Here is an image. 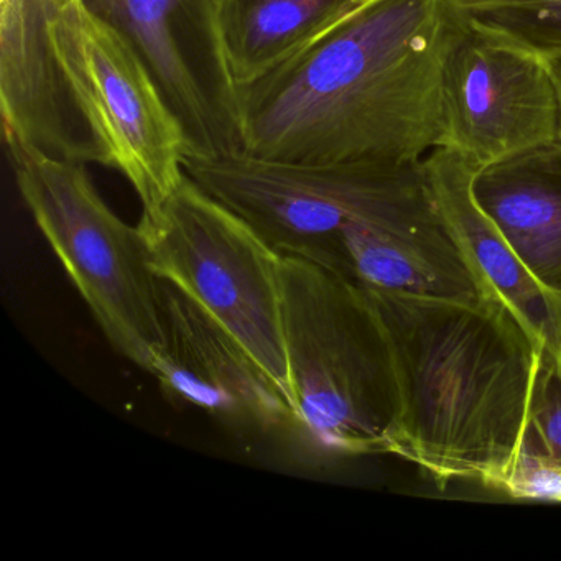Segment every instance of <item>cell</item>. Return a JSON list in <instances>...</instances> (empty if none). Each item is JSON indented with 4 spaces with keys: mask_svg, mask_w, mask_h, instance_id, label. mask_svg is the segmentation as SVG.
I'll return each instance as SVG.
<instances>
[{
    "mask_svg": "<svg viewBox=\"0 0 561 561\" xmlns=\"http://www.w3.org/2000/svg\"><path fill=\"white\" fill-rule=\"evenodd\" d=\"M472 198L541 287L561 301V140L495 160Z\"/></svg>",
    "mask_w": 561,
    "mask_h": 561,
    "instance_id": "12",
    "label": "cell"
},
{
    "mask_svg": "<svg viewBox=\"0 0 561 561\" xmlns=\"http://www.w3.org/2000/svg\"><path fill=\"white\" fill-rule=\"evenodd\" d=\"M466 19L540 57L561 54V0H453Z\"/></svg>",
    "mask_w": 561,
    "mask_h": 561,
    "instance_id": "15",
    "label": "cell"
},
{
    "mask_svg": "<svg viewBox=\"0 0 561 561\" xmlns=\"http://www.w3.org/2000/svg\"><path fill=\"white\" fill-rule=\"evenodd\" d=\"M137 226L153 272L229 331L291 402L282 255L186 173L162 203L144 209Z\"/></svg>",
    "mask_w": 561,
    "mask_h": 561,
    "instance_id": "7",
    "label": "cell"
},
{
    "mask_svg": "<svg viewBox=\"0 0 561 561\" xmlns=\"http://www.w3.org/2000/svg\"><path fill=\"white\" fill-rule=\"evenodd\" d=\"M545 61H547L548 68H550L551 75H553V80L557 83L558 93H560L561 98V54L547 57Z\"/></svg>",
    "mask_w": 561,
    "mask_h": 561,
    "instance_id": "16",
    "label": "cell"
},
{
    "mask_svg": "<svg viewBox=\"0 0 561 561\" xmlns=\"http://www.w3.org/2000/svg\"><path fill=\"white\" fill-rule=\"evenodd\" d=\"M47 42L87 163L123 173L142 211L162 203L185 176L186 144L142 61L81 0L51 9Z\"/></svg>",
    "mask_w": 561,
    "mask_h": 561,
    "instance_id": "6",
    "label": "cell"
},
{
    "mask_svg": "<svg viewBox=\"0 0 561 561\" xmlns=\"http://www.w3.org/2000/svg\"><path fill=\"white\" fill-rule=\"evenodd\" d=\"M369 0H225L222 37L238 87L254 83Z\"/></svg>",
    "mask_w": 561,
    "mask_h": 561,
    "instance_id": "13",
    "label": "cell"
},
{
    "mask_svg": "<svg viewBox=\"0 0 561 561\" xmlns=\"http://www.w3.org/2000/svg\"><path fill=\"white\" fill-rule=\"evenodd\" d=\"M453 15V0H369L239 88L244 153L278 162H422L442 140Z\"/></svg>",
    "mask_w": 561,
    "mask_h": 561,
    "instance_id": "1",
    "label": "cell"
},
{
    "mask_svg": "<svg viewBox=\"0 0 561 561\" xmlns=\"http://www.w3.org/2000/svg\"><path fill=\"white\" fill-rule=\"evenodd\" d=\"M19 192L35 225L87 301L111 346L150 373L165 343L162 278L139 226L101 198L84 163L8 146Z\"/></svg>",
    "mask_w": 561,
    "mask_h": 561,
    "instance_id": "5",
    "label": "cell"
},
{
    "mask_svg": "<svg viewBox=\"0 0 561 561\" xmlns=\"http://www.w3.org/2000/svg\"><path fill=\"white\" fill-rule=\"evenodd\" d=\"M165 343L150 374L175 399L245 425H294V405L229 331L162 280Z\"/></svg>",
    "mask_w": 561,
    "mask_h": 561,
    "instance_id": "10",
    "label": "cell"
},
{
    "mask_svg": "<svg viewBox=\"0 0 561 561\" xmlns=\"http://www.w3.org/2000/svg\"><path fill=\"white\" fill-rule=\"evenodd\" d=\"M505 494L561 502V363L541 347L530 412Z\"/></svg>",
    "mask_w": 561,
    "mask_h": 561,
    "instance_id": "14",
    "label": "cell"
},
{
    "mask_svg": "<svg viewBox=\"0 0 561 561\" xmlns=\"http://www.w3.org/2000/svg\"><path fill=\"white\" fill-rule=\"evenodd\" d=\"M386 328L400 390L396 455L439 484L505 492L543 347L514 311L479 300L364 287Z\"/></svg>",
    "mask_w": 561,
    "mask_h": 561,
    "instance_id": "2",
    "label": "cell"
},
{
    "mask_svg": "<svg viewBox=\"0 0 561 561\" xmlns=\"http://www.w3.org/2000/svg\"><path fill=\"white\" fill-rule=\"evenodd\" d=\"M442 116L438 147L476 172L561 140V98L545 58L472 24L456 8L443 55Z\"/></svg>",
    "mask_w": 561,
    "mask_h": 561,
    "instance_id": "9",
    "label": "cell"
},
{
    "mask_svg": "<svg viewBox=\"0 0 561 561\" xmlns=\"http://www.w3.org/2000/svg\"><path fill=\"white\" fill-rule=\"evenodd\" d=\"M183 172L278 254L336 274L347 229L455 241L430 192L423 160L409 165L301 163L238 153L185 159Z\"/></svg>",
    "mask_w": 561,
    "mask_h": 561,
    "instance_id": "4",
    "label": "cell"
},
{
    "mask_svg": "<svg viewBox=\"0 0 561 561\" xmlns=\"http://www.w3.org/2000/svg\"><path fill=\"white\" fill-rule=\"evenodd\" d=\"M294 425L333 455H396L400 390L386 328L356 282L282 255Z\"/></svg>",
    "mask_w": 561,
    "mask_h": 561,
    "instance_id": "3",
    "label": "cell"
},
{
    "mask_svg": "<svg viewBox=\"0 0 561 561\" xmlns=\"http://www.w3.org/2000/svg\"><path fill=\"white\" fill-rule=\"evenodd\" d=\"M423 170L446 226L484 290L504 301L561 363V301L538 284L476 205L471 192L476 170L443 147L423 159Z\"/></svg>",
    "mask_w": 561,
    "mask_h": 561,
    "instance_id": "11",
    "label": "cell"
},
{
    "mask_svg": "<svg viewBox=\"0 0 561 561\" xmlns=\"http://www.w3.org/2000/svg\"><path fill=\"white\" fill-rule=\"evenodd\" d=\"M114 28L159 88L185 136V159L244 153L239 87L222 37L225 0H81Z\"/></svg>",
    "mask_w": 561,
    "mask_h": 561,
    "instance_id": "8",
    "label": "cell"
}]
</instances>
